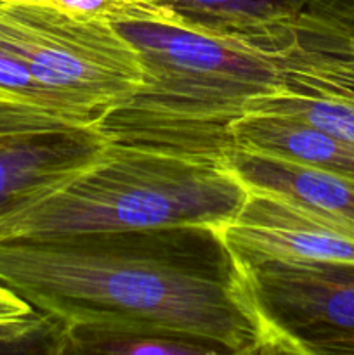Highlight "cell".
<instances>
[{"instance_id":"6da1fadb","label":"cell","mask_w":354,"mask_h":355,"mask_svg":"<svg viewBox=\"0 0 354 355\" xmlns=\"http://www.w3.org/2000/svg\"><path fill=\"white\" fill-rule=\"evenodd\" d=\"M0 284L61 324H141L266 355L243 269L214 225L0 241Z\"/></svg>"},{"instance_id":"7a4b0ae2","label":"cell","mask_w":354,"mask_h":355,"mask_svg":"<svg viewBox=\"0 0 354 355\" xmlns=\"http://www.w3.org/2000/svg\"><path fill=\"white\" fill-rule=\"evenodd\" d=\"M137 51V89L96 120L113 142L221 163L250 103L278 94L354 90V44L304 10L252 31L113 21Z\"/></svg>"},{"instance_id":"3957f363","label":"cell","mask_w":354,"mask_h":355,"mask_svg":"<svg viewBox=\"0 0 354 355\" xmlns=\"http://www.w3.org/2000/svg\"><path fill=\"white\" fill-rule=\"evenodd\" d=\"M246 189L221 163L113 142L54 189L0 217V241L228 224Z\"/></svg>"},{"instance_id":"277c9868","label":"cell","mask_w":354,"mask_h":355,"mask_svg":"<svg viewBox=\"0 0 354 355\" xmlns=\"http://www.w3.org/2000/svg\"><path fill=\"white\" fill-rule=\"evenodd\" d=\"M0 51L19 59L85 123H94L142 80L137 51L110 21L40 0H0Z\"/></svg>"},{"instance_id":"5b68a950","label":"cell","mask_w":354,"mask_h":355,"mask_svg":"<svg viewBox=\"0 0 354 355\" xmlns=\"http://www.w3.org/2000/svg\"><path fill=\"white\" fill-rule=\"evenodd\" d=\"M267 354L354 355V263H239Z\"/></svg>"},{"instance_id":"8992f818","label":"cell","mask_w":354,"mask_h":355,"mask_svg":"<svg viewBox=\"0 0 354 355\" xmlns=\"http://www.w3.org/2000/svg\"><path fill=\"white\" fill-rule=\"evenodd\" d=\"M219 229L239 263H354V227L257 191H248L238 214Z\"/></svg>"},{"instance_id":"52a82bcc","label":"cell","mask_w":354,"mask_h":355,"mask_svg":"<svg viewBox=\"0 0 354 355\" xmlns=\"http://www.w3.org/2000/svg\"><path fill=\"white\" fill-rule=\"evenodd\" d=\"M110 142L96 123L0 134V217L82 172Z\"/></svg>"},{"instance_id":"ba28073f","label":"cell","mask_w":354,"mask_h":355,"mask_svg":"<svg viewBox=\"0 0 354 355\" xmlns=\"http://www.w3.org/2000/svg\"><path fill=\"white\" fill-rule=\"evenodd\" d=\"M221 165L248 191L276 196L354 227V179L351 177L242 148L229 149Z\"/></svg>"},{"instance_id":"9c48e42d","label":"cell","mask_w":354,"mask_h":355,"mask_svg":"<svg viewBox=\"0 0 354 355\" xmlns=\"http://www.w3.org/2000/svg\"><path fill=\"white\" fill-rule=\"evenodd\" d=\"M233 148L354 179V146L292 116L248 113L229 128Z\"/></svg>"},{"instance_id":"30bf717a","label":"cell","mask_w":354,"mask_h":355,"mask_svg":"<svg viewBox=\"0 0 354 355\" xmlns=\"http://www.w3.org/2000/svg\"><path fill=\"white\" fill-rule=\"evenodd\" d=\"M61 354L229 355L207 340L141 324H62Z\"/></svg>"},{"instance_id":"8fae6325","label":"cell","mask_w":354,"mask_h":355,"mask_svg":"<svg viewBox=\"0 0 354 355\" xmlns=\"http://www.w3.org/2000/svg\"><path fill=\"white\" fill-rule=\"evenodd\" d=\"M170 23L200 31H252L298 16L311 0H151Z\"/></svg>"},{"instance_id":"7c38bea8","label":"cell","mask_w":354,"mask_h":355,"mask_svg":"<svg viewBox=\"0 0 354 355\" xmlns=\"http://www.w3.org/2000/svg\"><path fill=\"white\" fill-rule=\"evenodd\" d=\"M248 113H271L297 118L347 144L354 146V90L309 94H278L250 103Z\"/></svg>"},{"instance_id":"4fadbf2b","label":"cell","mask_w":354,"mask_h":355,"mask_svg":"<svg viewBox=\"0 0 354 355\" xmlns=\"http://www.w3.org/2000/svg\"><path fill=\"white\" fill-rule=\"evenodd\" d=\"M62 324L0 284V352L61 354Z\"/></svg>"},{"instance_id":"5bb4252c","label":"cell","mask_w":354,"mask_h":355,"mask_svg":"<svg viewBox=\"0 0 354 355\" xmlns=\"http://www.w3.org/2000/svg\"><path fill=\"white\" fill-rule=\"evenodd\" d=\"M78 16L104 21H156L170 23V14L151 0H40Z\"/></svg>"},{"instance_id":"9a60e30c","label":"cell","mask_w":354,"mask_h":355,"mask_svg":"<svg viewBox=\"0 0 354 355\" xmlns=\"http://www.w3.org/2000/svg\"><path fill=\"white\" fill-rule=\"evenodd\" d=\"M305 10L354 44V0H311Z\"/></svg>"},{"instance_id":"2e32d148","label":"cell","mask_w":354,"mask_h":355,"mask_svg":"<svg viewBox=\"0 0 354 355\" xmlns=\"http://www.w3.org/2000/svg\"><path fill=\"white\" fill-rule=\"evenodd\" d=\"M0 134H3V132H0Z\"/></svg>"}]
</instances>
